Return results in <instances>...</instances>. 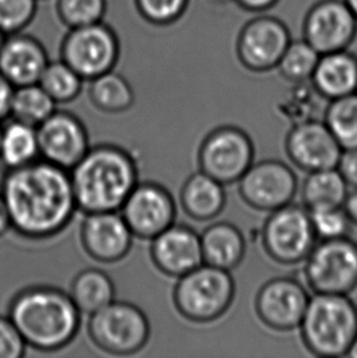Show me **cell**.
Instances as JSON below:
<instances>
[{"label": "cell", "mask_w": 357, "mask_h": 358, "mask_svg": "<svg viewBox=\"0 0 357 358\" xmlns=\"http://www.w3.org/2000/svg\"><path fill=\"white\" fill-rule=\"evenodd\" d=\"M348 194V184L337 168L309 173L301 185L302 204L309 210L343 207Z\"/></svg>", "instance_id": "cell-24"}, {"label": "cell", "mask_w": 357, "mask_h": 358, "mask_svg": "<svg viewBox=\"0 0 357 358\" xmlns=\"http://www.w3.org/2000/svg\"><path fill=\"white\" fill-rule=\"evenodd\" d=\"M88 333L92 343L103 352L131 356L148 343L150 320L139 306L114 300L90 315Z\"/></svg>", "instance_id": "cell-6"}, {"label": "cell", "mask_w": 357, "mask_h": 358, "mask_svg": "<svg viewBox=\"0 0 357 358\" xmlns=\"http://www.w3.org/2000/svg\"><path fill=\"white\" fill-rule=\"evenodd\" d=\"M1 131H3V126L0 125V141H1Z\"/></svg>", "instance_id": "cell-46"}, {"label": "cell", "mask_w": 357, "mask_h": 358, "mask_svg": "<svg viewBox=\"0 0 357 358\" xmlns=\"http://www.w3.org/2000/svg\"><path fill=\"white\" fill-rule=\"evenodd\" d=\"M106 0H57V14L69 29L103 21Z\"/></svg>", "instance_id": "cell-32"}, {"label": "cell", "mask_w": 357, "mask_h": 358, "mask_svg": "<svg viewBox=\"0 0 357 358\" xmlns=\"http://www.w3.org/2000/svg\"><path fill=\"white\" fill-rule=\"evenodd\" d=\"M0 194L11 229L29 240L57 236L78 210L70 171L43 158L6 170Z\"/></svg>", "instance_id": "cell-1"}, {"label": "cell", "mask_w": 357, "mask_h": 358, "mask_svg": "<svg viewBox=\"0 0 357 358\" xmlns=\"http://www.w3.org/2000/svg\"><path fill=\"white\" fill-rule=\"evenodd\" d=\"M119 212L135 238L150 241L176 220L173 194L163 185L152 181L136 185Z\"/></svg>", "instance_id": "cell-13"}, {"label": "cell", "mask_w": 357, "mask_h": 358, "mask_svg": "<svg viewBox=\"0 0 357 358\" xmlns=\"http://www.w3.org/2000/svg\"><path fill=\"white\" fill-rule=\"evenodd\" d=\"M255 143L237 125H219L203 137L197 150L198 168L224 186L237 184L255 163Z\"/></svg>", "instance_id": "cell-9"}, {"label": "cell", "mask_w": 357, "mask_h": 358, "mask_svg": "<svg viewBox=\"0 0 357 358\" xmlns=\"http://www.w3.org/2000/svg\"><path fill=\"white\" fill-rule=\"evenodd\" d=\"M135 4L147 22L165 26L173 24L183 16L188 0H135Z\"/></svg>", "instance_id": "cell-35"}, {"label": "cell", "mask_w": 357, "mask_h": 358, "mask_svg": "<svg viewBox=\"0 0 357 358\" xmlns=\"http://www.w3.org/2000/svg\"><path fill=\"white\" fill-rule=\"evenodd\" d=\"M224 185L198 170L185 180L180 191V204L188 218L198 223L213 222L227 207Z\"/></svg>", "instance_id": "cell-23"}, {"label": "cell", "mask_w": 357, "mask_h": 358, "mask_svg": "<svg viewBox=\"0 0 357 358\" xmlns=\"http://www.w3.org/2000/svg\"><path fill=\"white\" fill-rule=\"evenodd\" d=\"M57 110V103L39 83L15 88L10 117L27 125H41Z\"/></svg>", "instance_id": "cell-28"}, {"label": "cell", "mask_w": 357, "mask_h": 358, "mask_svg": "<svg viewBox=\"0 0 357 358\" xmlns=\"http://www.w3.org/2000/svg\"><path fill=\"white\" fill-rule=\"evenodd\" d=\"M309 290L293 276H275L257 291L255 312L268 329L290 333L299 329L309 306Z\"/></svg>", "instance_id": "cell-12"}, {"label": "cell", "mask_w": 357, "mask_h": 358, "mask_svg": "<svg viewBox=\"0 0 357 358\" xmlns=\"http://www.w3.org/2000/svg\"><path fill=\"white\" fill-rule=\"evenodd\" d=\"M27 348L9 317L0 315V358L24 357Z\"/></svg>", "instance_id": "cell-36"}, {"label": "cell", "mask_w": 357, "mask_h": 358, "mask_svg": "<svg viewBox=\"0 0 357 358\" xmlns=\"http://www.w3.org/2000/svg\"><path fill=\"white\" fill-rule=\"evenodd\" d=\"M337 169L349 187L357 189V148L343 150Z\"/></svg>", "instance_id": "cell-37"}, {"label": "cell", "mask_w": 357, "mask_h": 358, "mask_svg": "<svg viewBox=\"0 0 357 358\" xmlns=\"http://www.w3.org/2000/svg\"><path fill=\"white\" fill-rule=\"evenodd\" d=\"M344 1L348 4L349 8L353 11L357 19V0H344Z\"/></svg>", "instance_id": "cell-43"}, {"label": "cell", "mask_w": 357, "mask_h": 358, "mask_svg": "<svg viewBox=\"0 0 357 358\" xmlns=\"http://www.w3.org/2000/svg\"><path fill=\"white\" fill-rule=\"evenodd\" d=\"M284 150L291 164L307 174L335 169L344 150L326 122L317 119L291 126Z\"/></svg>", "instance_id": "cell-14"}, {"label": "cell", "mask_w": 357, "mask_h": 358, "mask_svg": "<svg viewBox=\"0 0 357 358\" xmlns=\"http://www.w3.org/2000/svg\"><path fill=\"white\" fill-rule=\"evenodd\" d=\"M203 263L232 271L241 266L247 242L241 229L227 220L216 222L200 234Z\"/></svg>", "instance_id": "cell-22"}, {"label": "cell", "mask_w": 357, "mask_h": 358, "mask_svg": "<svg viewBox=\"0 0 357 358\" xmlns=\"http://www.w3.org/2000/svg\"><path fill=\"white\" fill-rule=\"evenodd\" d=\"M115 285L106 271L88 268L74 278L70 296L81 313L92 315L115 300Z\"/></svg>", "instance_id": "cell-25"}, {"label": "cell", "mask_w": 357, "mask_h": 358, "mask_svg": "<svg viewBox=\"0 0 357 358\" xmlns=\"http://www.w3.org/2000/svg\"><path fill=\"white\" fill-rule=\"evenodd\" d=\"M70 171L78 210L85 214L119 212L139 184L134 155L120 145H94Z\"/></svg>", "instance_id": "cell-3"}, {"label": "cell", "mask_w": 357, "mask_h": 358, "mask_svg": "<svg viewBox=\"0 0 357 358\" xmlns=\"http://www.w3.org/2000/svg\"><path fill=\"white\" fill-rule=\"evenodd\" d=\"M37 129L39 157L71 170L91 148L83 121L73 113L55 110Z\"/></svg>", "instance_id": "cell-15"}, {"label": "cell", "mask_w": 357, "mask_h": 358, "mask_svg": "<svg viewBox=\"0 0 357 358\" xmlns=\"http://www.w3.org/2000/svg\"><path fill=\"white\" fill-rule=\"evenodd\" d=\"M291 42L286 24L272 16H258L244 26L237 39V54L245 68L253 73L275 69Z\"/></svg>", "instance_id": "cell-16"}, {"label": "cell", "mask_w": 357, "mask_h": 358, "mask_svg": "<svg viewBox=\"0 0 357 358\" xmlns=\"http://www.w3.org/2000/svg\"><path fill=\"white\" fill-rule=\"evenodd\" d=\"M237 184L244 203L268 213L293 203L300 189L295 170L283 160L272 158L253 163Z\"/></svg>", "instance_id": "cell-11"}, {"label": "cell", "mask_w": 357, "mask_h": 358, "mask_svg": "<svg viewBox=\"0 0 357 358\" xmlns=\"http://www.w3.org/2000/svg\"><path fill=\"white\" fill-rule=\"evenodd\" d=\"M309 81L317 94L328 101L356 93V55L348 49L321 54Z\"/></svg>", "instance_id": "cell-21"}, {"label": "cell", "mask_w": 357, "mask_h": 358, "mask_svg": "<svg viewBox=\"0 0 357 358\" xmlns=\"http://www.w3.org/2000/svg\"><path fill=\"white\" fill-rule=\"evenodd\" d=\"M357 32V19L344 0H322L304 22V38L319 54L348 49Z\"/></svg>", "instance_id": "cell-17"}, {"label": "cell", "mask_w": 357, "mask_h": 358, "mask_svg": "<svg viewBox=\"0 0 357 358\" xmlns=\"http://www.w3.org/2000/svg\"><path fill=\"white\" fill-rule=\"evenodd\" d=\"M88 97L92 104L106 114H120L135 103V92L122 75L111 70L90 81Z\"/></svg>", "instance_id": "cell-27"}, {"label": "cell", "mask_w": 357, "mask_h": 358, "mask_svg": "<svg viewBox=\"0 0 357 358\" xmlns=\"http://www.w3.org/2000/svg\"><path fill=\"white\" fill-rule=\"evenodd\" d=\"M321 54L306 39H291L276 68L290 83H307L312 78Z\"/></svg>", "instance_id": "cell-31"}, {"label": "cell", "mask_w": 357, "mask_h": 358, "mask_svg": "<svg viewBox=\"0 0 357 358\" xmlns=\"http://www.w3.org/2000/svg\"><path fill=\"white\" fill-rule=\"evenodd\" d=\"M39 157L37 129L13 120L3 126L0 141V160L8 169L29 164Z\"/></svg>", "instance_id": "cell-26"}, {"label": "cell", "mask_w": 357, "mask_h": 358, "mask_svg": "<svg viewBox=\"0 0 357 358\" xmlns=\"http://www.w3.org/2000/svg\"><path fill=\"white\" fill-rule=\"evenodd\" d=\"M304 278L314 294L350 295L357 289V242L318 240L304 262Z\"/></svg>", "instance_id": "cell-8"}, {"label": "cell", "mask_w": 357, "mask_h": 358, "mask_svg": "<svg viewBox=\"0 0 357 358\" xmlns=\"http://www.w3.org/2000/svg\"><path fill=\"white\" fill-rule=\"evenodd\" d=\"M11 229V220H10L9 212L6 208L4 199L0 194V238Z\"/></svg>", "instance_id": "cell-41"}, {"label": "cell", "mask_w": 357, "mask_h": 358, "mask_svg": "<svg viewBox=\"0 0 357 358\" xmlns=\"http://www.w3.org/2000/svg\"><path fill=\"white\" fill-rule=\"evenodd\" d=\"M11 322L29 348L55 352L76 338L81 310L68 292L50 285L29 286L10 302Z\"/></svg>", "instance_id": "cell-2"}, {"label": "cell", "mask_w": 357, "mask_h": 358, "mask_svg": "<svg viewBox=\"0 0 357 358\" xmlns=\"http://www.w3.org/2000/svg\"><path fill=\"white\" fill-rule=\"evenodd\" d=\"M5 39H6V34H3V32L0 31V50L3 48V44H4Z\"/></svg>", "instance_id": "cell-45"}, {"label": "cell", "mask_w": 357, "mask_h": 358, "mask_svg": "<svg viewBox=\"0 0 357 358\" xmlns=\"http://www.w3.org/2000/svg\"><path fill=\"white\" fill-rule=\"evenodd\" d=\"M323 121L343 150L357 148V92L329 101Z\"/></svg>", "instance_id": "cell-29"}, {"label": "cell", "mask_w": 357, "mask_h": 358, "mask_svg": "<svg viewBox=\"0 0 357 358\" xmlns=\"http://www.w3.org/2000/svg\"><path fill=\"white\" fill-rule=\"evenodd\" d=\"M14 91V86L0 73V121L10 117V106Z\"/></svg>", "instance_id": "cell-38"}, {"label": "cell", "mask_w": 357, "mask_h": 358, "mask_svg": "<svg viewBox=\"0 0 357 358\" xmlns=\"http://www.w3.org/2000/svg\"><path fill=\"white\" fill-rule=\"evenodd\" d=\"M38 0H0V31L6 36L22 32L37 13Z\"/></svg>", "instance_id": "cell-34"}, {"label": "cell", "mask_w": 357, "mask_h": 358, "mask_svg": "<svg viewBox=\"0 0 357 358\" xmlns=\"http://www.w3.org/2000/svg\"><path fill=\"white\" fill-rule=\"evenodd\" d=\"M237 282L232 271L203 263L178 278L173 303L183 318L195 324H211L232 308Z\"/></svg>", "instance_id": "cell-5"}, {"label": "cell", "mask_w": 357, "mask_h": 358, "mask_svg": "<svg viewBox=\"0 0 357 358\" xmlns=\"http://www.w3.org/2000/svg\"><path fill=\"white\" fill-rule=\"evenodd\" d=\"M209 1H212L213 4L225 5L232 1V0H209Z\"/></svg>", "instance_id": "cell-44"}, {"label": "cell", "mask_w": 357, "mask_h": 358, "mask_svg": "<svg viewBox=\"0 0 357 358\" xmlns=\"http://www.w3.org/2000/svg\"><path fill=\"white\" fill-rule=\"evenodd\" d=\"M131 233L120 212L86 214L80 229V240L88 256L111 264L124 259L132 247Z\"/></svg>", "instance_id": "cell-18"}, {"label": "cell", "mask_w": 357, "mask_h": 358, "mask_svg": "<svg viewBox=\"0 0 357 358\" xmlns=\"http://www.w3.org/2000/svg\"><path fill=\"white\" fill-rule=\"evenodd\" d=\"M83 81L70 65L60 59L49 62L38 83L53 98L54 102L59 104L75 101L83 91Z\"/></svg>", "instance_id": "cell-30"}, {"label": "cell", "mask_w": 357, "mask_h": 358, "mask_svg": "<svg viewBox=\"0 0 357 358\" xmlns=\"http://www.w3.org/2000/svg\"><path fill=\"white\" fill-rule=\"evenodd\" d=\"M150 253L155 268L175 279L203 264L201 236L183 224H173L152 238Z\"/></svg>", "instance_id": "cell-19"}, {"label": "cell", "mask_w": 357, "mask_h": 358, "mask_svg": "<svg viewBox=\"0 0 357 358\" xmlns=\"http://www.w3.org/2000/svg\"><path fill=\"white\" fill-rule=\"evenodd\" d=\"M317 241L309 209L304 204L290 203L273 210L262 225V248L280 266L304 263Z\"/></svg>", "instance_id": "cell-7"}, {"label": "cell", "mask_w": 357, "mask_h": 358, "mask_svg": "<svg viewBox=\"0 0 357 358\" xmlns=\"http://www.w3.org/2000/svg\"><path fill=\"white\" fill-rule=\"evenodd\" d=\"M235 1L248 11L263 13V11L270 10L273 5L276 4L278 0H235Z\"/></svg>", "instance_id": "cell-39"}, {"label": "cell", "mask_w": 357, "mask_h": 358, "mask_svg": "<svg viewBox=\"0 0 357 358\" xmlns=\"http://www.w3.org/2000/svg\"><path fill=\"white\" fill-rule=\"evenodd\" d=\"M309 212L314 233L318 240H333L350 236L354 225L344 207L314 209Z\"/></svg>", "instance_id": "cell-33"}, {"label": "cell", "mask_w": 357, "mask_h": 358, "mask_svg": "<svg viewBox=\"0 0 357 358\" xmlns=\"http://www.w3.org/2000/svg\"><path fill=\"white\" fill-rule=\"evenodd\" d=\"M60 54V59L85 81H91L114 70L120 57V42L115 31L101 21L69 29Z\"/></svg>", "instance_id": "cell-10"}, {"label": "cell", "mask_w": 357, "mask_h": 358, "mask_svg": "<svg viewBox=\"0 0 357 358\" xmlns=\"http://www.w3.org/2000/svg\"><path fill=\"white\" fill-rule=\"evenodd\" d=\"M343 207L354 227H357V189L349 192Z\"/></svg>", "instance_id": "cell-40"}, {"label": "cell", "mask_w": 357, "mask_h": 358, "mask_svg": "<svg viewBox=\"0 0 357 358\" xmlns=\"http://www.w3.org/2000/svg\"><path fill=\"white\" fill-rule=\"evenodd\" d=\"M346 357L357 358V338L354 340L353 345H351V348L349 350Z\"/></svg>", "instance_id": "cell-42"}, {"label": "cell", "mask_w": 357, "mask_h": 358, "mask_svg": "<svg viewBox=\"0 0 357 358\" xmlns=\"http://www.w3.org/2000/svg\"><path fill=\"white\" fill-rule=\"evenodd\" d=\"M299 329L309 354L345 357L357 338V303L349 295L314 294Z\"/></svg>", "instance_id": "cell-4"}, {"label": "cell", "mask_w": 357, "mask_h": 358, "mask_svg": "<svg viewBox=\"0 0 357 358\" xmlns=\"http://www.w3.org/2000/svg\"><path fill=\"white\" fill-rule=\"evenodd\" d=\"M49 62L43 44L22 32L6 36L0 50V73L15 88L38 83Z\"/></svg>", "instance_id": "cell-20"}]
</instances>
